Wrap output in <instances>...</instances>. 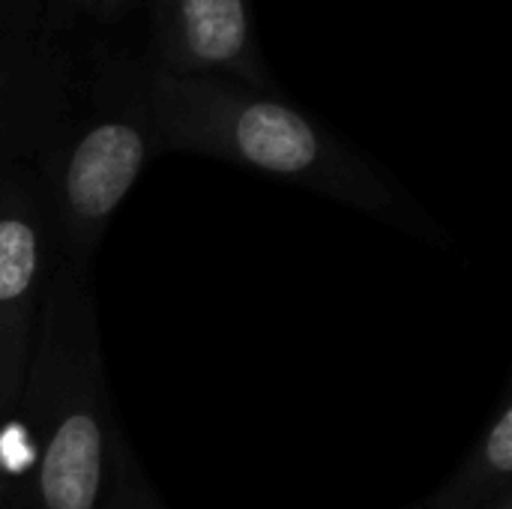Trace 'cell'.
Returning <instances> with one entry per match:
<instances>
[{
    "instance_id": "cell-1",
    "label": "cell",
    "mask_w": 512,
    "mask_h": 509,
    "mask_svg": "<svg viewBox=\"0 0 512 509\" xmlns=\"http://www.w3.org/2000/svg\"><path fill=\"white\" fill-rule=\"evenodd\" d=\"M135 72L156 153L225 159L372 213L414 237L444 240L396 180L279 90L213 75H171L144 60H135Z\"/></svg>"
},
{
    "instance_id": "cell-2",
    "label": "cell",
    "mask_w": 512,
    "mask_h": 509,
    "mask_svg": "<svg viewBox=\"0 0 512 509\" xmlns=\"http://www.w3.org/2000/svg\"><path fill=\"white\" fill-rule=\"evenodd\" d=\"M24 509H105L132 450L117 426L93 279L54 258L15 417Z\"/></svg>"
},
{
    "instance_id": "cell-3",
    "label": "cell",
    "mask_w": 512,
    "mask_h": 509,
    "mask_svg": "<svg viewBox=\"0 0 512 509\" xmlns=\"http://www.w3.org/2000/svg\"><path fill=\"white\" fill-rule=\"evenodd\" d=\"M156 156L135 60H99L66 138L36 165L54 252L87 270L144 165Z\"/></svg>"
},
{
    "instance_id": "cell-4",
    "label": "cell",
    "mask_w": 512,
    "mask_h": 509,
    "mask_svg": "<svg viewBox=\"0 0 512 509\" xmlns=\"http://www.w3.org/2000/svg\"><path fill=\"white\" fill-rule=\"evenodd\" d=\"M54 0H0V159L39 165L81 111Z\"/></svg>"
},
{
    "instance_id": "cell-5",
    "label": "cell",
    "mask_w": 512,
    "mask_h": 509,
    "mask_svg": "<svg viewBox=\"0 0 512 509\" xmlns=\"http://www.w3.org/2000/svg\"><path fill=\"white\" fill-rule=\"evenodd\" d=\"M54 258L36 168L0 159V426L15 417L24 390Z\"/></svg>"
},
{
    "instance_id": "cell-6",
    "label": "cell",
    "mask_w": 512,
    "mask_h": 509,
    "mask_svg": "<svg viewBox=\"0 0 512 509\" xmlns=\"http://www.w3.org/2000/svg\"><path fill=\"white\" fill-rule=\"evenodd\" d=\"M147 66L171 75H213L279 90L261 54L252 0H147Z\"/></svg>"
},
{
    "instance_id": "cell-7",
    "label": "cell",
    "mask_w": 512,
    "mask_h": 509,
    "mask_svg": "<svg viewBox=\"0 0 512 509\" xmlns=\"http://www.w3.org/2000/svg\"><path fill=\"white\" fill-rule=\"evenodd\" d=\"M507 492H512V393H504L480 441L420 509H486Z\"/></svg>"
},
{
    "instance_id": "cell-8",
    "label": "cell",
    "mask_w": 512,
    "mask_h": 509,
    "mask_svg": "<svg viewBox=\"0 0 512 509\" xmlns=\"http://www.w3.org/2000/svg\"><path fill=\"white\" fill-rule=\"evenodd\" d=\"M105 509H165V504L159 501V495L153 492V486L147 483L144 471L138 468L135 456L129 459L114 495L108 498Z\"/></svg>"
},
{
    "instance_id": "cell-9",
    "label": "cell",
    "mask_w": 512,
    "mask_h": 509,
    "mask_svg": "<svg viewBox=\"0 0 512 509\" xmlns=\"http://www.w3.org/2000/svg\"><path fill=\"white\" fill-rule=\"evenodd\" d=\"M12 456L18 453L3 423L0 426V509H24V471Z\"/></svg>"
},
{
    "instance_id": "cell-10",
    "label": "cell",
    "mask_w": 512,
    "mask_h": 509,
    "mask_svg": "<svg viewBox=\"0 0 512 509\" xmlns=\"http://www.w3.org/2000/svg\"><path fill=\"white\" fill-rule=\"evenodd\" d=\"M63 21L69 18H90L96 24H114L129 15L141 0H54Z\"/></svg>"
},
{
    "instance_id": "cell-11",
    "label": "cell",
    "mask_w": 512,
    "mask_h": 509,
    "mask_svg": "<svg viewBox=\"0 0 512 509\" xmlns=\"http://www.w3.org/2000/svg\"><path fill=\"white\" fill-rule=\"evenodd\" d=\"M486 509H512V492H507V495H501L492 507H486Z\"/></svg>"
},
{
    "instance_id": "cell-12",
    "label": "cell",
    "mask_w": 512,
    "mask_h": 509,
    "mask_svg": "<svg viewBox=\"0 0 512 509\" xmlns=\"http://www.w3.org/2000/svg\"><path fill=\"white\" fill-rule=\"evenodd\" d=\"M411 509H420V507H411Z\"/></svg>"
}]
</instances>
